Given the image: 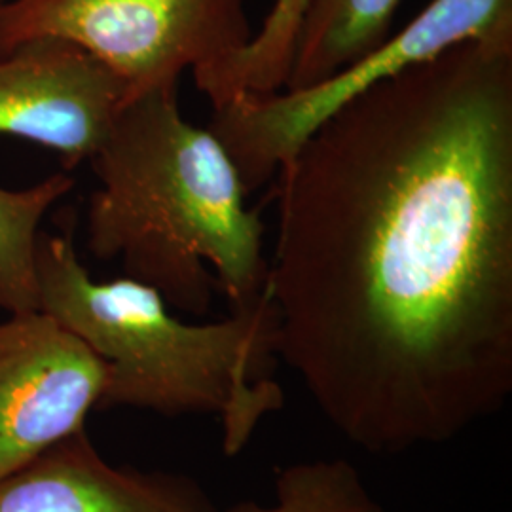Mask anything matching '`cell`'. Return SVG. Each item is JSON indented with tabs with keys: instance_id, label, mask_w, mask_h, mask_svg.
<instances>
[{
	"instance_id": "7a4b0ae2",
	"label": "cell",
	"mask_w": 512,
	"mask_h": 512,
	"mask_svg": "<svg viewBox=\"0 0 512 512\" xmlns=\"http://www.w3.org/2000/svg\"><path fill=\"white\" fill-rule=\"evenodd\" d=\"M177 90L131 97L90 160L99 186L86 245L99 260H120L126 277L175 310L205 315L217 291L230 311L249 308L266 293V226L247 207L226 148L181 114Z\"/></svg>"
},
{
	"instance_id": "8fae6325",
	"label": "cell",
	"mask_w": 512,
	"mask_h": 512,
	"mask_svg": "<svg viewBox=\"0 0 512 512\" xmlns=\"http://www.w3.org/2000/svg\"><path fill=\"white\" fill-rule=\"evenodd\" d=\"M310 0H275L251 42L217 69L194 76L196 88L219 109L238 95L281 92L293 65L294 44Z\"/></svg>"
},
{
	"instance_id": "4fadbf2b",
	"label": "cell",
	"mask_w": 512,
	"mask_h": 512,
	"mask_svg": "<svg viewBox=\"0 0 512 512\" xmlns=\"http://www.w3.org/2000/svg\"><path fill=\"white\" fill-rule=\"evenodd\" d=\"M2 2H4V0H0V6H2Z\"/></svg>"
},
{
	"instance_id": "30bf717a",
	"label": "cell",
	"mask_w": 512,
	"mask_h": 512,
	"mask_svg": "<svg viewBox=\"0 0 512 512\" xmlns=\"http://www.w3.org/2000/svg\"><path fill=\"white\" fill-rule=\"evenodd\" d=\"M73 186L74 179L67 173H54L19 190L0 186V311L6 315L40 310V224Z\"/></svg>"
},
{
	"instance_id": "ba28073f",
	"label": "cell",
	"mask_w": 512,
	"mask_h": 512,
	"mask_svg": "<svg viewBox=\"0 0 512 512\" xmlns=\"http://www.w3.org/2000/svg\"><path fill=\"white\" fill-rule=\"evenodd\" d=\"M0 512H215L200 482L114 467L86 429L0 478Z\"/></svg>"
},
{
	"instance_id": "52a82bcc",
	"label": "cell",
	"mask_w": 512,
	"mask_h": 512,
	"mask_svg": "<svg viewBox=\"0 0 512 512\" xmlns=\"http://www.w3.org/2000/svg\"><path fill=\"white\" fill-rule=\"evenodd\" d=\"M129 101L128 86L67 40L37 38L0 55V135L90 162Z\"/></svg>"
},
{
	"instance_id": "8992f818",
	"label": "cell",
	"mask_w": 512,
	"mask_h": 512,
	"mask_svg": "<svg viewBox=\"0 0 512 512\" xmlns=\"http://www.w3.org/2000/svg\"><path fill=\"white\" fill-rule=\"evenodd\" d=\"M105 361L44 311L0 319V478L84 429Z\"/></svg>"
},
{
	"instance_id": "277c9868",
	"label": "cell",
	"mask_w": 512,
	"mask_h": 512,
	"mask_svg": "<svg viewBox=\"0 0 512 512\" xmlns=\"http://www.w3.org/2000/svg\"><path fill=\"white\" fill-rule=\"evenodd\" d=\"M255 37L245 0H4L0 55L37 38L99 59L129 99L217 69Z\"/></svg>"
},
{
	"instance_id": "9c48e42d",
	"label": "cell",
	"mask_w": 512,
	"mask_h": 512,
	"mask_svg": "<svg viewBox=\"0 0 512 512\" xmlns=\"http://www.w3.org/2000/svg\"><path fill=\"white\" fill-rule=\"evenodd\" d=\"M401 0H310L283 90L315 86L378 48Z\"/></svg>"
},
{
	"instance_id": "6da1fadb",
	"label": "cell",
	"mask_w": 512,
	"mask_h": 512,
	"mask_svg": "<svg viewBox=\"0 0 512 512\" xmlns=\"http://www.w3.org/2000/svg\"><path fill=\"white\" fill-rule=\"evenodd\" d=\"M275 353L368 454L458 439L512 395V35L336 110L277 171Z\"/></svg>"
},
{
	"instance_id": "7c38bea8",
	"label": "cell",
	"mask_w": 512,
	"mask_h": 512,
	"mask_svg": "<svg viewBox=\"0 0 512 512\" xmlns=\"http://www.w3.org/2000/svg\"><path fill=\"white\" fill-rule=\"evenodd\" d=\"M275 505L251 501L226 512H385L359 469L344 458L300 461L275 471Z\"/></svg>"
},
{
	"instance_id": "5b68a950",
	"label": "cell",
	"mask_w": 512,
	"mask_h": 512,
	"mask_svg": "<svg viewBox=\"0 0 512 512\" xmlns=\"http://www.w3.org/2000/svg\"><path fill=\"white\" fill-rule=\"evenodd\" d=\"M512 35V0H433L403 31L340 73L304 90L238 95L213 109L211 131L247 192L268 183L298 147L351 99L469 42Z\"/></svg>"
},
{
	"instance_id": "3957f363",
	"label": "cell",
	"mask_w": 512,
	"mask_h": 512,
	"mask_svg": "<svg viewBox=\"0 0 512 512\" xmlns=\"http://www.w3.org/2000/svg\"><path fill=\"white\" fill-rule=\"evenodd\" d=\"M40 311L71 330L107 365L97 408H137L177 418L215 414L222 448L238 456L285 395L274 378L275 313L268 291L213 323H186L156 289L93 279L71 234H40Z\"/></svg>"
}]
</instances>
